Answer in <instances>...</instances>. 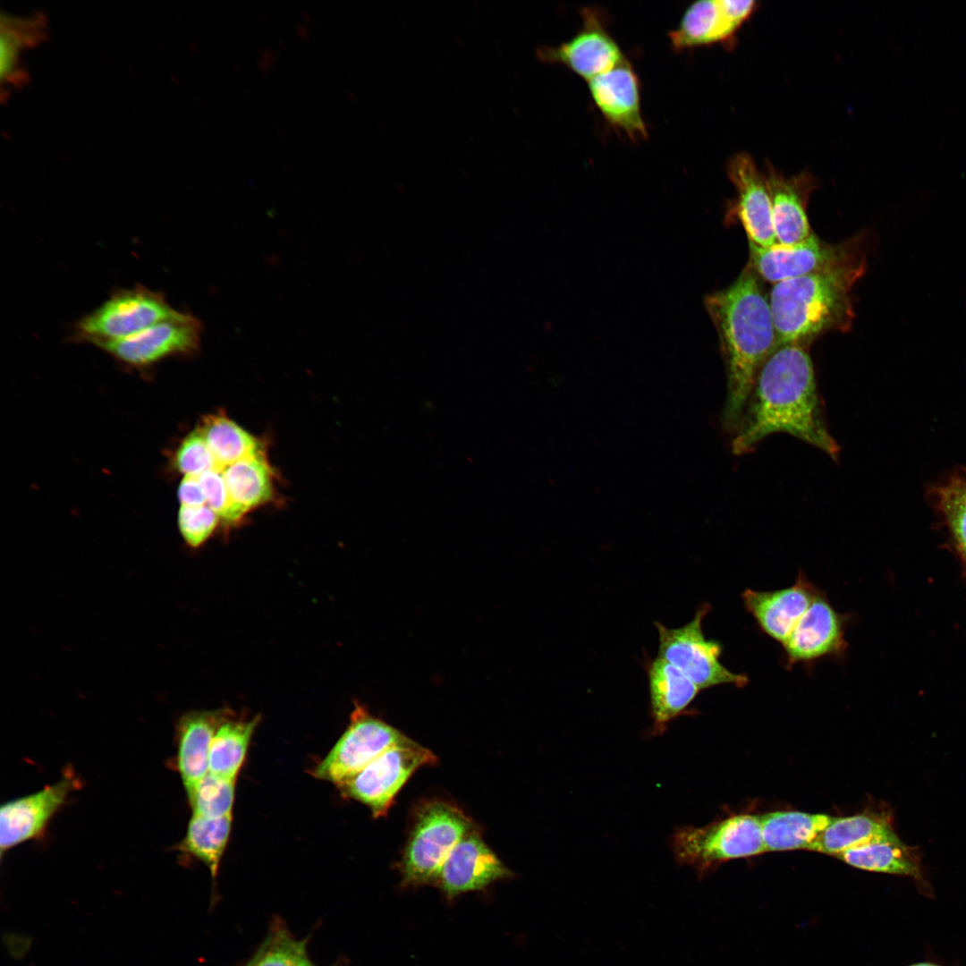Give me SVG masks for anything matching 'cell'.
Masks as SVG:
<instances>
[{
  "mask_svg": "<svg viewBox=\"0 0 966 966\" xmlns=\"http://www.w3.org/2000/svg\"><path fill=\"white\" fill-rule=\"evenodd\" d=\"M938 507L945 514L959 548L966 558V481L952 480L937 489Z\"/></svg>",
  "mask_w": 966,
  "mask_h": 966,
  "instance_id": "d6a6232c",
  "label": "cell"
},
{
  "mask_svg": "<svg viewBox=\"0 0 966 966\" xmlns=\"http://www.w3.org/2000/svg\"><path fill=\"white\" fill-rule=\"evenodd\" d=\"M220 519L207 504L181 505L178 526L185 543L197 548L202 546L216 530Z\"/></svg>",
  "mask_w": 966,
  "mask_h": 966,
  "instance_id": "e575fe53",
  "label": "cell"
},
{
  "mask_svg": "<svg viewBox=\"0 0 966 966\" xmlns=\"http://www.w3.org/2000/svg\"><path fill=\"white\" fill-rule=\"evenodd\" d=\"M222 470L233 500L246 514L274 499L273 471L264 451Z\"/></svg>",
  "mask_w": 966,
  "mask_h": 966,
  "instance_id": "484cf974",
  "label": "cell"
},
{
  "mask_svg": "<svg viewBox=\"0 0 966 966\" xmlns=\"http://www.w3.org/2000/svg\"><path fill=\"white\" fill-rule=\"evenodd\" d=\"M748 264L726 288L707 296L726 365L724 424L733 434L762 365L777 346L769 298Z\"/></svg>",
  "mask_w": 966,
  "mask_h": 966,
  "instance_id": "7a4b0ae2",
  "label": "cell"
},
{
  "mask_svg": "<svg viewBox=\"0 0 966 966\" xmlns=\"http://www.w3.org/2000/svg\"><path fill=\"white\" fill-rule=\"evenodd\" d=\"M653 732L661 734L667 724L688 708L700 691L677 667L657 657L646 664Z\"/></svg>",
  "mask_w": 966,
  "mask_h": 966,
  "instance_id": "603a6c76",
  "label": "cell"
},
{
  "mask_svg": "<svg viewBox=\"0 0 966 966\" xmlns=\"http://www.w3.org/2000/svg\"><path fill=\"white\" fill-rule=\"evenodd\" d=\"M679 864L702 871L733 859L765 852L759 816L741 814L701 827L684 826L673 836Z\"/></svg>",
  "mask_w": 966,
  "mask_h": 966,
  "instance_id": "8992f818",
  "label": "cell"
},
{
  "mask_svg": "<svg viewBox=\"0 0 966 966\" xmlns=\"http://www.w3.org/2000/svg\"><path fill=\"white\" fill-rule=\"evenodd\" d=\"M473 827L471 819L450 802L421 803L399 865L402 886H434L449 853Z\"/></svg>",
  "mask_w": 966,
  "mask_h": 966,
  "instance_id": "277c9868",
  "label": "cell"
},
{
  "mask_svg": "<svg viewBox=\"0 0 966 966\" xmlns=\"http://www.w3.org/2000/svg\"><path fill=\"white\" fill-rule=\"evenodd\" d=\"M258 722V716L243 719L233 714L222 722L211 744L209 773L236 780Z\"/></svg>",
  "mask_w": 966,
  "mask_h": 966,
  "instance_id": "83f0119b",
  "label": "cell"
},
{
  "mask_svg": "<svg viewBox=\"0 0 966 966\" xmlns=\"http://www.w3.org/2000/svg\"><path fill=\"white\" fill-rule=\"evenodd\" d=\"M763 174L777 243L791 245L809 238L812 233L806 209L809 194L816 187L815 177L808 172L785 176L771 164H767Z\"/></svg>",
  "mask_w": 966,
  "mask_h": 966,
  "instance_id": "d6986e66",
  "label": "cell"
},
{
  "mask_svg": "<svg viewBox=\"0 0 966 966\" xmlns=\"http://www.w3.org/2000/svg\"><path fill=\"white\" fill-rule=\"evenodd\" d=\"M203 326L189 312H177L138 334L93 345L131 367H147L165 358L199 350Z\"/></svg>",
  "mask_w": 966,
  "mask_h": 966,
  "instance_id": "8fae6325",
  "label": "cell"
},
{
  "mask_svg": "<svg viewBox=\"0 0 966 966\" xmlns=\"http://www.w3.org/2000/svg\"><path fill=\"white\" fill-rule=\"evenodd\" d=\"M765 852L809 850L833 817L801 811H774L759 816Z\"/></svg>",
  "mask_w": 966,
  "mask_h": 966,
  "instance_id": "d4e9b609",
  "label": "cell"
},
{
  "mask_svg": "<svg viewBox=\"0 0 966 966\" xmlns=\"http://www.w3.org/2000/svg\"><path fill=\"white\" fill-rule=\"evenodd\" d=\"M411 738L355 702L345 732L313 771L336 785L357 774L389 748Z\"/></svg>",
  "mask_w": 966,
  "mask_h": 966,
  "instance_id": "30bf717a",
  "label": "cell"
},
{
  "mask_svg": "<svg viewBox=\"0 0 966 966\" xmlns=\"http://www.w3.org/2000/svg\"><path fill=\"white\" fill-rule=\"evenodd\" d=\"M513 873L486 844L475 827L453 847L434 883L448 900L465 893L481 891Z\"/></svg>",
  "mask_w": 966,
  "mask_h": 966,
  "instance_id": "5bb4252c",
  "label": "cell"
},
{
  "mask_svg": "<svg viewBox=\"0 0 966 966\" xmlns=\"http://www.w3.org/2000/svg\"><path fill=\"white\" fill-rule=\"evenodd\" d=\"M178 496L181 505L198 506L206 504V497L199 477L186 475L180 483Z\"/></svg>",
  "mask_w": 966,
  "mask_h": 966,
  "instance_id": "8d00e7d4",
  "label": "cell"
},
{
  "mask_svg": "<svg viewBox=\"0 0 966 966\" xmlns=\"http://www.w3.org/2000/svg\"><path fill=\"white\" fill-rule=\"evenodd\" d=\"M436 762L430 750L410 739L389 748L337 786L344 796L365 804L374 818H380L416 770Z\"/></svg>",
  "mask_w": 966,
  "mask_h": 966,
  "instance_id": "ba28073f",
  "label": "cell"
},
{
  "mask_svg": "<svg viewBox=\"0 0 966 966\" xmlns=\"http://www.w3.org/2000/svg\"><path fill=\"white\" fill-rule=\"evenodd\" d=\"M859 238L828 243L811 234L791 245L776 243L769 248L751 242L750 262L761 279L772 284L806 275L835 269L865 258Z\"/></svg>",
  "mask_w": 966,
  "mask_h": 966,
  "instance_id": "9c48e42d",
  "label": "cell"
},
{
  "mask_svg": "<svg viewBox=\"0 0 966 966\" xmlns=\"http://www.w3.org/2000/svg\"><path fill=\"white\" fill-rule=\"evenodd\" d=\"M909 966H940L932 962H918Z\"/></svg>",
  "mask_w": 966,
  "mask_h": 966,
  "instance_id": "74e56055",
  "label": "cell"
},
{
  "mask_svg": "<svg viewBox=\"0 0 966 966\" xmlns=\"http://www.w3.org/2000/svg\"><path fill=\"white\" fill-rule=\"evenodd\" d=\"M849 616L838 613L822 591L783 643L785 665L824 657H843L848 648L844 633Z\"/></svg>",
  "mask_w": 966,
  "mask_h": 966,
  "instance_id": "9a60e30c",
  "label": "cell"
},
{
  "mask_svg": "<svg viewBox=\"0 0 966 966\" xmlns=\"http://www.w3.org/2000/svg\"><path fill=\"white\" fill-rule=\"evenodd\" d=\"M709 610L708 603L702 604L693 619L679 628H668L656 622L657 657L677 667L699 690L721 684L743 687L749 682L747 675L728 670L719 660L722 644L708 639L703 632L702 622Z\"/></svg>",
  "mask_w": 966,
  "mask_h": 966,
  "instance_id": "52a82bcc",
  "label": "cell"
},
{
  "mask_svg": "<svg viewBox=\"0 0 966 966\" xmlns=\"http://www.w3.org/2000/svg\"><path fill=\"white\" fill-rule=\"evenodd\" d=\"M307 942L275 923L246 966H317L309 957Z\"/></svg>",
  "mask_w": 966,
  "mask_h": 966,
  "instance_id": "4dcf8cb0",
  "label": "cell"
},
{
  "mask_svg": "<svg viewBox=\"0 0 966 966\" xmlns=\"http://www.w3.org/2000/svg\"><path fill=\"white\" fill-rule=\"evenodd\" d=\"M235 780L208 773L188 797L194 815L221 818L232 815Z\"/></svg>",
  "mask_w": 966,
  "mask_h": 966,
  "instance_id": "1f68e13d",
  "label": "cell"
},
{
  "mask_svg": "<svg viewBox=\"0 0 966 966\" xmlns=\"http://www.w3.org/2000/svg\"><path fill=\"white\" fill-rule=\"evenodd\" d=\"M79 783L73 773H65L35 793L4 803L0 809L1 855L39 835Z\"/></svg>",
  "mask_w": 966,
  "mask_h": 966,
  "instance_id": "2e32d148",
  "label": "cell"
},
{
  "mask_svg": "<svg viewBox=\"0 0 966 966\" xmlns=\"http://www.w3.org/2000/svg\"><path fill=\"white\" fill-rule=\"evenodd\" d=\"M177 470L183 474L199 477L218 469L216 462L199 429L192 431L181 443L174 459Z\"/></svg>",
  "mask_w": 966,
  "mask_h": 966,
  "instance_id": "d590c367",
  "label": "cell"
},
{
  "mask_svg": "<svg viewBox=\"0 0 966 966\" xmlns=\"http://www.w3.org/2000/svg\"><path fill=\"white\" fill-rule=\"evenodd\" d=\"M588 88L596 107L612 127L634 142L648 137L639 78L627 59L588 80Z\"/></svg>",
  "mask_w": 966,
  "mask_h": 966,
  "instance_id": "ac0fdd59",
  "label": "cell"
},
{
  "mask_svg": "<svg viewBox=\"0 0 966 966\" xmlns=\"http://www.w3.org/2000/svg\"><path fill=\"white\" fill-rule=\"evenodd\" d=\"M580 15L582 25L575 35L558 46L538 47L537 55L542 62L563 65L588 81L626 58L597 9L583 8Z\"/></svg>",
  "mask_w": 966,
  "mask_h": 966,
  "instance_id": "7c38bea8",
  "label": "cell"
},
{
  "mask_svg": "<svg viewBox=\"0 0 966 966\" xmlns=\"http://www.w3.org/2000/svg\"><path fill=\"white\" fill-rule=\"evenodd\" d=\"M0 30V80L4 101L14 89L28 82L29 73L23 67L22 58L46 39L47 19L38 13L21 17L2 13Z\"/></svg>",
  "mask_w": 966,
  "mask_h": 966,
  "instance_id": "7402d4cb",
  "label": "cell"
},
{
  "mask_svg": "<svg viewBox=\"0 0 966 966\" xmlns=\"http://www.w3.org/2000/svg\"><path fill=\"white\" fill-rule=\"evenodd\" d=\"M231 826L232 815L208 818L192 814L178 850L203 862L216 879Z\"/></svg>",
  "mask_w": 966,
  "mask_h": 966,
  "instance_id": "f546056e",
  "label": "cell"
},
{
  "mask_svg": "<svg viewBox=\"0 0 966 966\" xmlns=\"http://www.w3.org/2000/svg\"><path fill=\"white\" fill-rule=\"evenodd\" d=\"M727 174L736 191L727 214L730 220L741 223L749 242L765 248L776 244L767 182L752 157L746 152L733 155Z\"/></svg>",
  "mask_w": 966,
  "mask_h": 966,
  "instance_id": "4fadbf2b",
  "label": "cell"
},
{
  "mask_svg": "<svg viewBox=\"0 0 966 966\" xmlns=\"http://www.w3.org/2000/svg\"><path fill=\"white\" fill-rule=\"evenodd\" d=\"M894 833L890 822L879 816L860 814L833 817L817 837L809 851L837 856Z\"/></svg>",
  "mask_w": 966,
  "mask_h": 966,
  "instance_id": "4316f807",
  "label": "cell"
},
{
  "mask_svg": "<svg viewBox=\"0 0 966 966\" xmlns=\"http://www.w3.org/2000/svg\"><path fill=\"white\" fill-rule=\"evenodd\" d=\"M836 858L860 869L911 877L917 881L922 893L928 895L932 894L923 877L920 859L916 850L905 845L894 832L850 849Z\"/></svg>",
  "mask_w": 966,
  "mask_h": 966,
  "instance_id": "cb8c5ba5",
  "label": "cell"
},
{
  "mask_svg": "<svg viewBox=\"0 0 966 966\" xmlns=\"http://www.w3.org/2000/svg\"><path fill=\"white\" fill-rule=\"evenodd\" d=\"M198 429L220 470L263 451L257 437L223 413L205 417Z\"/></svg>",
  "mask_w": 966,
  "mask_h": 966,
  "instance_id": "f1b7e54d",
  "label": "cell"
},
{
  "mask_svg": "<svg viewBox=\"0 0 966 966\" xmlns=\"http://www.w3.org/2000/svg\"><path fill=\"white\" fill-rule=\"evenodd\" d=\"M203 488L206 504L210 507L226 525L242 521L246 513L234 503L226 485L223 470L215 469L199 476Z\"/></svg>",
  "mask_w": 966,
  "mask_h": 966,
  "instance_id": "836d02e7",
  "label": "cell"
},
{
  "mask_svg": "<svg viewBox=\"0 0 966 966\" xmlns=\"http://www.w3.org/2000/svg\"><path fill=\"white\" fill-rule=\"evenodd\" d=\"M177 312L165 295L141 284L114 290L91 312L74 323L71 339L94 344L138 334Z\"/></svg>",
  "mask_w": 966,
  "mask_h": 966,
  "instance_id": "5b68a950",
  "label": "cell"
},
{
  "mask_svg": "<svg viewBox=\"0 0 966 966\" xmlns=\"http://www.w3.org/2000/svg\"><path fill=\"white\" fill-rule=\"evenodd\" d=\"M818 591L801 572L791 587L771 591L746 589L741 597L745 609L755 618L759 628L783 644Z\"/></svg>",
  "mask_w": 966,
  "mask_h": 966,
  "instance_id": "ffe728a7",
  "label": "cell"
},
{
  "mask_svg": "<svg viewBox=\"0 0 966 966\" xmlns=\"http://www.w3.org/2000/svg\"><path fill=\"white\" fill-rule=\"evenodd\" d=\"M865 267L864 258L835 269L774 284L768 298L777 345L807 347L826 332L850 330L855 317L852 290Z\"/></svg>",
  "mask_w": 966,
  "mask_h": 966,
  "instance_id": "3957f363",
  "label": "cell"
},
{
  "mask_svg": "<svg viewBox=\"0 0 966 966\" xmlns=\"http://www.w3.org/2000/svg\"><path fill=\"white\" fill-rule=\"evenodd\" d=\"M752 0H703L692 3L668 34L674 50L728 43L753 13Z\"/></svg>",
  "mask_w": 966,
  "mask_h": 966,
  "instance_id": "e0dca14e",
  "label": "cell"
},
{
  "mask_svg": "<svg viewBox=\"0 0 966 966\" xmlns=\"http://www.w3.org/2000/svg\"><path fill=\"white\" fill-rule=\"evenodd\" d=\"M228 709L194 710L182 715L176 725V767L189 797L208 773L213 738Z\"/></svg>",
  "mask_w": 966,
  "mask_h": 966,
  "instance_id": "44dd1931",
  "label": "cell"
},
{
  "mask_svg": "<svg viewBox=\"0 0 966 966\" xmlns=\"http://www.w3.org/2000/svg\"><path fill=\"white\" fill-rule=\"evenodd\" d=\"M787 433L837 460L840 447L826 427L811 358L806 347L777 345L758 373L732 451L750 452L765 437Z\"/></svg>",
  "mask_w": 966,
  "mask_h": 966,
  "instance_id": "6da1fadb",
  "label": "cell"
}]
</instances>
